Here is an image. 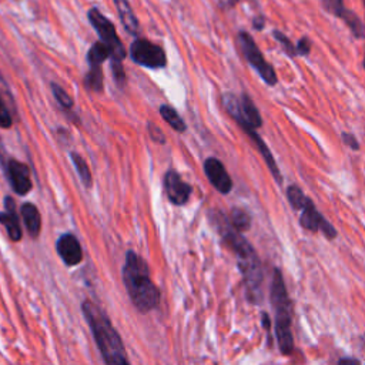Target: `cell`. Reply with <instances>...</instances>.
Listing matches in <instances>:
<instances>
[{
  "label": "cell",
  "mask_w": 365,
  "mask_h": 365,
  "mask_svg": "<svg viewBox=\"0 0 365 365\" xmlns=\"http://www.w3.org/2000/svg\"><path fill=\"white\" fill-rule=\"evenodd\" d=\"M338 365H359V362L354 358H342L338 361Z\"/></svg>",
  "instance_id": "cell-31"
},
{
  "label": "cell",
  "mask_w": 365,
  "mask_h": 365,
  "mask_svg": "<svg viewBox=\"0 0 365 365\" xmlns=\"http://www.w3.org/2000/svg\"><path fill=\"white\" fill-rule=\"evenodd\" d=\"M342 140H344V143H346L348 147H351L353 150H358L359 149V145H358V141L355 138L354 134L351 133H342Z\"/></svg>",
  "instance_id": "cell-30"
},
{
  "label": "cell",
  "mask_w": 365,
  "mask_h": 365,
  "mask_svg": "<svg viewBox=\"0 0 365 365\" xmlns=\"http://www.w3.org/2000/svg\"><path fill=\"white\" fill-rule=\"evenodd\" d=\"M123 281L132 302L140 313H150L157 309L160 291L150 277L147 262L132 250L126 254Z\"/></svg>",
  "instance_id": "cell-3"
},
{
  "label": "cell",
  "mask_w": 365,
  "mask_h": 365,
  "mask_svg": "<svg viewBox=\"0 0 365 365\" xmlns=\"http://www.w3.org/2000/svg\"><path fill=\"white\" fill-rule=\"evenodd\" d=\"M8 178L12 185V189L19 196H26L32 190V177L30 169L25 163L14 158H10L6 166Z\"/></svg>",
  "instance_id": "cell-11"
},
{
  "label": "cell",
  "mask_w": 365,
  "mask_h": 365,
  "mask_svg": "<svg viewBox=\"0 0 365 365\" xmlns=\"http://www.w3.org/2000/svg\"><path fill=\"white\" fill-rule=\"evenodd\" d=\"M110 66H112V73L116 80V83L118 87H123L126 83V73L123 67V62H118V60H110Z\"/></svg>",
  "instance_id": "cell-24"
},
{
  "label": "cell",
  "mask_w": 365,
  "mask_h": 365,
  "mask_svg": "<svg viewBox=\"0 0 365 365\" xmlns=\"http://www.w3.org/2000/svg\"><path fill=\"white\" fill-rule=\"evenodd\" d=\"M253 25H254V28H255L257 30H261L262 28H264V19H262V17H257V19H254Z\"/></svg>",
  "instance_id": "cell-32"
},
{
  "label": "cell",
  "mask_w": 365,
  "mask_h": 365,
  "mask_svg": "<svg viewBox=\"0 0 365 365\" xmlns=\"http://www.w3.org/2000/svg\"><path fill=\"white\" fill-rule=\"evenodd\" d=\"M229 220L231 222V226L240 233L247 231L251 226V218H250L249 213L244 210H241V209H233Z\"/></svg>",
  "instance_id": "cell-20"
},
{
  "label": "cell",
  "mask_w": 365,
  "mask_h": 365,
  "mask_svg": "<svg viewBox=\"0 0 365 365\" xmlns=\"http://www.w3.org/2000/svg\"><path fill=\"white\" fill-rule=\"evenodd\" d=\"M341 19L348 25V28L351 29V32H353V34L355 37L362 39L365 36V26L361 22V19L355 13L350 12V10H346V12H344V14L341 16Z\"/></svg>",
  "instance_id": "cell-21"
},
{
  "label": "cell",
  "mask_w": 365,
  "mask_h": 365,
  "mask_svg": "<svg viewBox=\"0 0 365 365\" xmlns=\"http://www.w3.org/2000/svg\"><path fill=\"white\" fill-rule=\"evenodd\" d=\"M160 116L174 132H178V133L186 132L187 126L185 123V120L181 118V116L171 106H169V105L160 106Z\"/></svg>",
  "instance_id": "cell-17"
},
{
  "label": "cell",
  "mask_w": 365,
  "mask_h": 365,
  "mask_svg": "<svg viewBox=\"0 0 365 365\" xmlns=\"http://www.w3.org/2000/svg\"><path fill=\"white\" fill-rule=\"evenodd\" d=\"M70 158H72L73 166H74V169H76V171H77L80 180H82L83 185L86 187H92V185H93L92 171H90V169H89V166L86 163V160L82 156H80L79 153H74V152L70 154Z\"/></svg>",
  "instance_id": "cell-18"
},
{
  "label": "cell",
  "mask_w": 365,
  "mask_h": 365,
  "mask_svg": "<svg viewBox=\"0 0 365 365\" xmlns=\"http://www.w3.org/2000/svg\"><path fill=\"white\" fill-rule=\"evenodd\" d=\"M20 214H22L23 222L30 237L37 238L40 230H42V217H40L37 207L32 205V202H25V205L20 207Z\"/></svg>",
  "instance_id": "cell-15"
},
{
  "label": "cell",
  "mask_w": 365,
  "mask_h": 365,
  "mask_svg": "<svg viewBox=\"0 0 365 365\" xmlns=\"http://www.w3.org/2000/svg\"><path fill=\"white\" fill-rule=\"evenodd\" d=\"M165 190L174 206H185L191 196V186L181 178L176 170H169L165 176Z\"/></svg>",
  "instance_id": "cell-9"
},
{
  "label": "cell",
  "mask_w": 365,
  "mask_h": 365,
  "mask_svg": "<svg viewBox=\"0 0 365 365\" xmlns=\"http://www.w3.org/2000/svg\"><path fill=\"white\" fill-rule=\"evenodd\" d=\"M82 311L106 365H130L123 341L107 314L92 301L82 304Z\"/></svg>",
  "instance_id": "cell-2"
},
{
  "label": "cell",
  "mask_w": 365,
  "mask_h": 365,
  "mask_svg": "<svg viewBox=\"0 0 365 365\" xmlns=\"http://www.w3.org/2000/svg\"><path fill=\"white\" fill-rule=\"evenodd\" d=\"M87 17H89L90 25L94 28L96 33L98 34L100 42H103L106 46H109L112 52L110 60H118V62H123L127 53H126L123 43H121L120 37L117 36L116 26L113 25L112 20H109L97 8H92L87 12Z\"/></svg>",
  "instance_id": "cell-5"
},
{
  "label": "cell",
  "mask_w": 365,
  "mask_h": 365,
  "mask_svg": "<svg viewBox=\"0 0 365 365\" xmlns=\"http://www.w3.org/2000/svg\"><path fill=\"white\" fill-rule=\"evenodd\" d=\"M110 57L112 52L109 46H106L103 42H96L87 52L89 67H103V63Z\"/></svg>",
  "instance_id": "cell-16"
},
{
  "label": "cell",
  "mask_w": 365,
  "mask_h": 365,
  "mask_svg": "<svg viewBox=\"0 0 365 365\" xmlns=\"http://www.w3.org/2000/svg\"><path fill=\"white\" fill-rule=\"evenodd\" d=\"M324 8H326L330 13L338 16L341 19V16L344 14L347 9L344 8V0H321Z\"/></svg>",
  "instance_id": "cell-25"
},
{
  "label": "cell",
  "mask_w": 365,
  "mask_h": 365,
  "mask_svg": "<svg viewBox=\"0 0 365 365\" xmlns=\"http://www.w3.org/2000/svg\"><path fill=\"white\" fill-rule=\"evenodd\" d=\"M130 59L138 66L147 69H163L167 66V56L163 48L147 39H136L130 46Z\"/></svg>",
  "instance_id": "cell-6"
},
{
  "label": "cell",
  "mask_w": 365,
  "mask_h": 365,
  "mask_svg": "<svg viewBox=\"0 0 365 365\" xmlns=\"http://www.w3.org/2000/svg\"><path fill=\"white\" fill-rule=\"evenodd\" d=\"M114 6L117 9V13L120 16V20H121V23H123V28L126 29V32L136 36L138 33L140 23H138L137 16L134 14L132 9L129 0H114Z\"/></svg>",
  "instance_id": "cell-14"
},
{
  "label": "cell",
  "mask_w": 365,
  "mask_h": 365,
  "mask_svg": "<svg viewBox=\"0 0 365 365\" xmlns=\"http://www.w3.org/2000/svg\"><path fill=\"white\" fill-rule=\"evenodd\" d=\"M287 198L290 201V205L294 210H301L302 206L306 205V201L309 200V197H306V194L302 193V190L297 186H290L287 189Z\"/></svg>",
  "instance_id": "cell-23"
},
{
  "label": "cell",
  "mask_w": 365,
  "mask_h": 365,
  "mask_svg": "<svg viewBox=\"0 0 365 365\" xmlns=\"http://www.w3.org/2000/svg\"><path fill=\"white\" fill-rule=\"evenodd\" d=\"M271 304L275 310V337L278 348L284 355L294 351V337L291 333V301L284 282L282 274L278 269L274 270L271 282Z\"/></svg>",
  "instance_id": "cell-4"
},
{
  "label": "cell",
  "mask_w": 365,
  "mask_h": 365,
  "mask_svg": "<svg viewBox=\"0 0 365 365\" xmlns=\"http://www.w3.org/2000/svg\"><path fill=\"white\" fill-rule=\"evenodd\" d=\"M103 67H89L85 76V87L97 93L103 90Z\"/></svg>",
  "instance_id": "cell-19"
},
{
  "label": "cell",
  "mask_w": 365,
  "mask_h": 365,
  "mask_svg": "<svg viewBox=\"0 0 365 365\" xmlns=\"http://www.w3.org/2000/svg\"><path fill=\"white\" fill-rule=\"evenodd\" d=\"M50 89H52V93H53L56 101L60 105V107H62L66 112H70L73 109V106H74V101L69 96V93L62 86H59L57 83H52Z\"/></svg>",
  "instance_id": "cell-22"
},
{
  "label": "cell",
  "mask_w": 365,
  "mask_h": 365,
  "mask_svg": "<svg viewBox=\"0 0 365 365\" xmlns=\"http://www.w3.org/2000/svg\"><path fill=\"white\" fill-rule=\"evenodd\" d=\"M13 125V120L12 116L5 105V101L0 98V129H10Z\"/></svg>",
  "instance_id": "cell-26"
},
{
  "label": "cell",
  "mask_w": 365,
  "mask_h": 365,
  "mask_svg": "<svg viewBox=\"0 0 365 365\" xmlns=\"http://www.w3.org/2000/svg\"><path fill=\"white\" fill-rule=\"evenodd\" d=\"M5 207H6V211L0 213V222L5 226L12 241H20L22 240L23 233H22V227H20L19 217L16 213L14 200L12 197L8 196L5 198Z\"/></svg>",
  "instance_id": "cell-13"
},
{
  "label": "cell",
  "mask_w": 365,
  "mask_h": 365,
  "mask_svg": "<svg viewBox=\"0 0 365 365\" xmlns=\"http://www.w3.org/2000/svg\"><path fill=\"white\" fill-rule=\"evenodd\" d=\"M238 42H240L242 54H244V57L247 59V62L250 63V66L260 74V77L264 80L267 85L275 86L277 85V74H275L274 69L267 63V60L260 52V49L255 45L253 37L246 32H241L238 34Z\"/></svg>",
  "instance_id": "cell-7"
},
{
  "label": "cell",
  "mask_w": 365,
  "mask_h": 365,
  "mask_svg": "<svg viewBox=\"0 0 365 365\" xmlns=\"http://www.w3.org/2000/svg\"><path fill=\"white\" fill-rule=\"evenodd\" d=\"M56 249H57L60 258H62L65 264L69 267L80 264L83 260L82 246H80L77 237L72 233H66L63 236H60V238L57 240Z\"/></svg>",
  "instance_id": "cell-12"
},
{
  "label": "cell",
  "mask_w": 365,
  "mask_h": 365,
  "mask_svg": "<svg viewBox=\"0 0 365 365\" xmlns=\"http://www.w3.org/2000/svg\"><path fill=\"white\" fill-rule=\"evenodd\" d=\"M310 49H311V45H310V40L307 37H302L298 45H297V54H302L306 56L310 53Z\"/></svg>",
  "instance_id": "cell-29"
},
{
  "label": "cell",
  "mask_w": 365,
  "mask_h": 365,
  "mask_svg": "<svg viewBox=\"0 0 365 365\" xmlns=\"http://www.w3.org/2000/svg\"><path fill=\"white\" fill-rule=\"evenodd\" d=\"M274 37L277 39V42L284 48V50H286L289 54H297V48H294V45L291 43V40L286 34H282L281 32L275 30Z\"/></svg>",
  "instance_id": "cell-27"
},
{
  "label": "cell",
  "mask_w": 365,
  "mask_h": 365,
  "mask_svg": "<svg viewBox=\"0 0 365 365\" xmlns=\"http://www.w3.org/2000/svg\"><path fill=\"white\" fill-rule=\"evenodd\" d=\"M300 211H301L300 222L306 230H310L313 233L321 231L327 238H334L337 236V231L331 226V222H328L322 217V214L315 209L314 202L310 198L306 201V205L302 206Z\"/></svg>",
  "instance_id": "cell-8"
},
{
  "label": "cell",
  "mask_w": 365,
  "mask_h": 365,
  "mask_svg": "<svg viewBox=\"0 0 365 365\" xmlns=\"http://www.w3.org/2000/svg\"><path fill=\"white\" fill-rule=\"evenodd\" d=\"M210 216L214 227L237 257L238 267L241 270L242 280H244L250 301L255 304L260 302L262 295V269L257 253L250 242L241 236V233L231 226L230 220L225 214H221L220 211H211Z\"/></svg>",
  "instance_id": "cell-1"
},
{
  "label": "cell",
  "mask_w": 365,
  "mask_h": 365,
  "mask_svg": "<svg viewBox=\"0 0 365 365\" xmlns=\"http://www.w3.org/2000/svg\"><path fill=\"white\" fill-rule=\"evenodd\" d=\"M149 134H150V138L154 141V143L166 145L165 133L161 132V129L158 126H156L154 123H149Z\"/></svg>",
  "instance_id": "cell-28"
},
{
  "label": "cell",
  "mask_w": 365,
  "mask_h": 365,
  "mask_svg": "<svg viewBox=\"0 0 365 365\" xmlns=\"http://www.w3.org/2000/svg\"><path fill=\"white\" fill-rule=\"evenodd\" d=\"M205 173L210 185L221 194H229L233 189V180L227 173L225 165L216 157H209L205 161Z\"/></svg>",
  "instance_id": "cell-10"
}]
</instances>
